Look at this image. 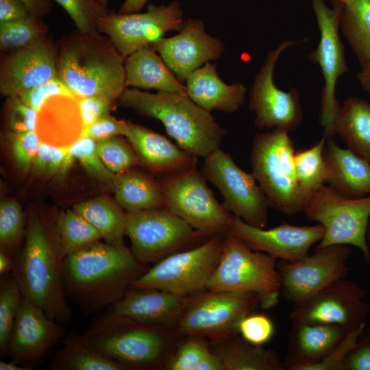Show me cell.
<instances>
[{
	"mask_svg": "<svg viewBox=\"0 0 370 370\" xmlns=\"http://www.w3.org/2000/svg\"><path fill=\"white\" fill-rule=\"evenodd\" d=\"M132 251L100 241L66 256L62 285L68 301L85 314L98 313L118 301L147 271Z\"/></svg>",
	"mask_w": 370,
	"mask_h": 370,
	"instance_id": "1",
	"label": "cell"
},
{
	"mask_svg": "<svg viewBox=\"0 0 370 370\" xmlns=\"http://www.w3.org/2000/svg\"><path fill=\"white\" fill-rule=\"evenodd\" d=\"M56 219L45 220L38 212L28 218L23 247L14 257L12 275L23 297L40 308L53 321L66 325L72 312L63 285L64 256Z\"/></svg>",
	"mask_w": 370,
	"mask_h": 370,
	"instance_id": "2",
	"label": "cell"
},
{
	"mask_svg": "<svg viewBox=\"0 0 370 370\" xmlns=\"http://www.w3.org/2000/svg\"><path fill=\"white\" fill-rule=\"evenodd\" d=\"M57 49L58 76L78 98L118 101L127 88L125 58L106 35L77 29L62 36Z\"/></svg>",
	"mask_w": 370,
	"mask_h": 370,
	"instance_id": "3",
	"label": "cell"
},
{
	"mask_svg": "<svg viewBox=\"0 0 370 370\" xmlns=\"http://www.w3.org/2000/svg\"><path fill=\"white\" fill-rule=\"evenodd\" d=\"M118 101L125 108L160 121L179 147L197 158H204L219 148L227 133L211 112L187 95L126 88Z\"/></svg>",
	"mask_w": 370,
	"mask_h": 370,
	"instance_id": "4",
	"label": "cell"
},
{
	"mask_svg": "<svg viewBox=\"0 0 370 370\" xmlns=\"http://www.w3.org/2000/svg\"><path fill=\"white\" fill-rule=\"evenodd\" d=\"M92 346L127 369H151L165 359L169 336L165 328L141 323L109 309L82 334Z\"/></svg>",
	"mask_w": 370,
	"mask_h": 370,
	"instance_id": "5",
	"label": "cell"
},
{
	"mask_svg": "<svg viewBox=\"0 0 370 370\" xmlns=\"http://www.w3.org/2000/svg\"><path fill=\"white\" fill-rule=\"evenodd\" d=\"M206 291L254 293L263 309H271L282 295L276 258L252 251L241 239L225 234L219 262Z\"/></svg>",
	"mask_w": 370,
	"mask_h": 370,
	"instance_id": "6",
	"label": "cell"
},
{
	"mask_svg": "<svg viewBox=\"0 0 370 370\" xmlns=\"http://www.w3.org/2000/svg\"><path fill=\"white\" fill-rule=\"evenodd\" d=\"M295 151L288 132L273 129L257 133L250 152L252 174L269 205L287 216L302 212L305 203L296 175Z\"/></svg>",
	"mask_w": 370,
	"mask_h": 370,
	"instance_id": "7",
	"label": "cell"
},
{
	"mask_svg": "<svg viewBox=\"0 0 370 370\" xmlns=\"http://www.w3.org/2000/svg\"><path fill=\"white\" fill-rule=\"evenodd\" d=\"M302 212L309 220L324 227L323 238L317 248L332 245H353L370 261L367 240L370 195L350 199L325 184L306 198Z\"/></svg>",
	"mask_w": 370,
	"mask_h": 370,
	"instance_id": "8",
	"label": "cell"
},
{
	"mask_svg": "<svg viewBox=\"0 0 370 370\" xmlns=\"http://www.w3.org/2000/svg\"><path fill=\"white\" fill-rule=\"evenodd\" d=\"M220 234L190 249L171 254L156 263L129 287L158 289L188 297L206 290L222 251Z\"/></svg>",
	"mask_w": 370,
	"mask_h": 370,
	"instance_id": "9",
	"label": "cell"
},
{
	"mask_svg": "<svg viewBox=\"0 0 370 370\" xmlns=\"http://www.w3.org/2000/svg\"><path fill=\"white\" fill-rule=\"evenodd\" d=\"M260 305L258 297L250 293H199L188 297L175 327L186 336H197L219 343L238 334V325Z\"/></svg>",
	"mask_w": 370,
	"mask_h": 370,
	"instance_id": "10",
	"label": "cell"
},
{
	"mask_svg": "<svg viewBox=\"0 0 370 370\" xmlns=\"http://www.w3.org/2000/svg\"><path fill=\"white\" fill-rule=\"evenodd\" d=\"M206 180L197 166L164 176L165 208L208 236L225 234L234 215L216 199Z\"/></svg>",
	"mask_w": 370,
	"mask_h": 370,
	"instance_id": "11",
	"label": "cell"
},
{
	"mask_svg": "<svg viewBox=\"0 0 370 370\" xmlns=\"http://www.w3.org/2000/svg\"><path fill=\"white\" fill-rule=\"evenodd\" d=\"M125 236L134 256L145 264L157 262L208 236L166 208L127 213Z\"/></svg>",
	"mask_w": 370,
	"mask_h": 370,
	"instance_id": "12",
	"label": "cell"
},
{
	"mask_svg": "<svg viewBox=\"0 0 370 370\" xmlns=\"http://www.w3.org/2000/svg\"><path fill=\"white\" fill-rule=\"evenodd\" d=\"M201 173L219 190L229 212L251 225L265 227L267 199L254 175L241 169L230 154L215 149L204 158Z\"/></svg>",
	"mask_w": 370,
	"mask_h": 370,
	"instance_id": "13",
	"label": "cell"
},
{
	"mask_svg": "<svg viewBox=\"0 0 370 370\" xmlns=\"http://www.w3.org/2000/svg\"><path fill=\"white\" fill-rule=\"evenodd\" d=\"M180 3L149 5L143 13L109 12L97 21L98 31L106 35L126 58L135 51L151 46L166 32L180 31L184 24Z\"/></svg>",
	"mask_w": 370,
	"mask_h": 370,
	"instance_id": "14",
	"label": "cell"
},
{
	"mask_svg": "<svg viewBox=\"0 0 370 370\" xmlns=\"http://www.w3.org/2000/svg\"><path fill=\"white\" fill-rule=\"evenodd\" d=\"M334 4L329 8L324 0H312L321 37L318 47L308 56L312 62L319 66L324 78L321 124L327 138L335 135L334 123L340 109L335 95L336 82L348 71L344 47L338 36L343 4Z\"/></svg>",
	"mask_w": 370,
	"mask_h": 370,
	"instance_id": "15",
	"label": "cell"
},
{
	"mask_svg": "<svg viewBox=\"0 0 370 370\" xmlns=\"http://www.w3.org/2000/svg\"><path fill=\"white\" fill-rule=\"evenodd\" d=\"M351 249L346 245L316 248L296 262L282 260L278 267L282 295L295 306L301 304L321 289L348 273Z\"/></svg>",
	"mask_w": 370,
	"mask_h": 370,
	"instance_id": "16",
	"label": "cell"
},
{
	"mask_svg": "<svg viewBox=\"0 0 370 370\" xmlns=\"http://www.w3.org/2000/svg\"><path fill=\"white\" fill-rule=\"evenodd\" d=\"M297 42L284 41L270 51L256 76L250 90L249 108L255 114V126L261 130L280 129L289 132L301 121L299 91L282 90L273 81L275 66L281 53Z\"/></svg>",
	"mask_w": 370,
	"mask_h": 370,
	"instance_id": "17",
	"label": "cell"
},
{
	"mask_svg": "<svg viewBox=\"0 0 370 370\" xmlns=\"http://www.w3.org/2000/svg\"><path fill=\"white\" fill-rule=\"evenodd\" d=\"M355 283L339 279L319 291L290 314L293 324L336 325L349 330L365 323L368 306Z\"/></svg>",
	"mask_w": 370,
	"mask_h": 370,
	"instance_id": "18",
	"label": "cell"
},
{
	"mask_svg": "<svg viewBox=\"0 0 370 370\" xmlns=\"http://www.w3.org/2000/svg\"><path fill=\"white\" fill-rule=\"evenodd\" d=\"M22 297L5 356L29 370L40 365L66 336V328Z\"/></svg>",
	"mask_w": 370,
	"mask_h": 370,
	"instance_id": "19",
	"label": "cell"
},
{
	"mask_svg": "<svg viewBox=\"0 0 370 370\" xmlns=\"http://www.w3.org/2000/svg\"><path fill=\"white\" fill-rule=\"evenodd\" d=\"M57 44L47 36L25 47L1 53L0 92L20 96L58 75Z\"/></svg>",
	"mask_w": 370,
	"mask_h": 370,
	"instance_id": "20",
	"label": "cell"
},
{
	"mask_svg": "<svg viewBox=\"0 0 370 370\" xmlns=\"http://www.w3.org/2000/svg\"><path fill=\"white\" fill-rule=\"evenodd\" d=\"M324 233V227L319 223L298 226L283 223L264 229L251 225L234 216L225 234L241 239L253 250L284 261L296 262L308 255L311 246L319 243Z\"/></svg>",
	"mask_w": 370,
	"mask_h": 370,
	"instance_id": "21",
	"label": "cell"
},
{
	"mask_svg": "<svg viewBox=\"0 0 370 370\" xmlns=\"http://www.w3.org/2000/svg\"><path fill=\"white\" fill-rule=\"evenodd\" d=\"M151 46L182 83L191 73L220 58L225 51L224 43L208 34L203 21L197 18L185 21L177 34L163 37Z\"/></svg>",
	"mask_w": 370,
	"mask_h": 370,
	"instance_id": "22",
	"label": "cell"
},
{
	"mask_svg": "<svg viewBox=\"0 0 370 370\" xmlns=\"http://www.w3.org/2000/svg\"><path fill=\"white\" fill-rule=\"evenodd\" d=\"M188 297L158 289L128 288L108 309L119 316L166 328L175 326Z\"/></svg>",
	"mask_w": 370,
	"mask_h": 370,
	"instance_id": "23",
	"label": "cell"
},
{
	"mask_svg": "<svg viewBox=\"0 0 370 370\" xmlns=\"http://www.w3.org/2000/svg\"><path fill=\"white\" fill-rule=\"evenodd\" d=\"M123 136L135 150L140 162L164 176L197 166L198 158L165 136L130 121Z\"/></svg>",
	"mask_w": 370,
	"mask_h": 370,
	"instance_id": "24",
	"label": "cell"
},
{
	"mask_svg": "<svg viewBox=\"0 0 370 370\" xmlns=\"http://www.w3.org/2000/svg\"><path fill=\"white\" fill-rule=\"evenodd\" d=\"M349 330L336 325L293 324L284 364L286 369L305 370L324 359Z\"/></svg>",
	"mask_w": 370,
	"mask_h": 370,
	"instance_id": "25",
	"label": "cell"
},
{
	"mask_svg": "<svg viewBox=\"0 0 370 370\" xmlns=\"http://www.w3.org/2000/svg\"><path fill=\"white\" fill-rule=\"evenodd\" d=\"M184 82L187 95L209 112L232 113L245 101L247 88L244 84L225 83L219 77L216 65L210 62L191 73Z\"/></svg>",
	"mask_w": 370,
	"mask_h": 370,
	"instance_id": "26",
	"label": "cell"
},
{
	"mask_svg": "<svg viewBox=\"0 0 370 370\" xmlns=\"http://www.w3.org/2000/svg\"><path fill=\"white\" fill-rule=\"evenodd\" d=\"M323 156L328 171V185L350 199L370 195V163L348 148L327 138Z\"/></svg>",
	"mask_w": 370,
	"mask_h": 370,
	"instance_id": "27",
	"label": "cell"
},
{
	"mask_svg": "<svg viewBox=\"0 0 370 370\" xmlns=\"http://www.w3.org/2000/svg\"><path fill=\"white\" fill-rule=\"evenodd\" d=\"M125 69L127 88L187 95L185 84L176 77L152 46L127 56Z\"/></svg>",
	"mask_w": 370,
	"mask_h": 370,
	"instance_id": "28",
	"label": "cell"
},
{
	"mask_svg": "<svg viewBox=\"0 0 370 370\" xmlns=\"http://www.w3.org/2000/svg\"><path fill=\"white\" fill-rule=\"evenodd\" d=\"M62 347L53 355L51 370H126V367L72 332L61 341Z\"/></svg>",
	"mask_w": 370,
	"mask_h": 370,
	"instance_id": "29",
	"label": "cell"
},
{
	"mask_svg": "<svg viewBox=\"0 0 370 370\" xmlns=\"http://www.w3.org/2000/svg\"><path fill=\"white\" fill-rule=\"evenodd\" d=\"M117 204L127 213L165 208L161 184L130 169L116 175L112 186Z\"/></svg>",
	"mask_w": 370,
	"mask_h": 370,
	"instance_id": "30",
	"label": "cell"
},
{
	"mask_svg": "<svg viewBox=\"0 0 370 370\" xmlns=\"http://www.w3.org/2000/svg\"><path fill=\"white\" fill-rule=\"evenodd\" d=\"M347 148L370 163V103L349 97L340 107L334 123Z\"/></svg>",
	"mask_w": 370,
	"mask_h": 370,
	"instance_id": "31",
	"label": "cell"
},
{
	"mask_svg": "<svg viewBox=\"0 0 370 370\" xmlns=\"http://www.w3.org/2000/svg\"><path fill=\"white\" fill-rule=\"evenodd\" d=\"M213 349L225 370H284V362L271 349L255 345L241 338H230L217 343Z\"/></svg>",
	"mask_w": 370,
	"mask_h": 370,
	"instance_id": "32",
	"label": "cell"
},
{
	"mask_svg": "<svg viewBox=\"0 0 370 370\" xmlns=\"http://www.w3.org/2000/svg\"><path fill=\"white\" fill-rule=\"evenodd\" d=\"M91 223L106 243L125 247L127 212L117 204L95 198L75 204L72 208Z\"/></svg>",
	"mask_w": 370,
	"mask_h": 370,
	"instance_id": "33",
	"label": "cell"
},
{
	"mask_svg": "<svg viewBox=\"0 0 370 370\" xmlns=\"http://www.w3.org/2000/svg\"><path fill=\"white\" fill-rule=\"evenodd\" d=\"M342 32L362 66L370 61V0H349L343 5Z\"/></svg>",
	"mask_w": 370,
	"mask_h": 370,
	"instance_id": "34",
	"label": "cell"
},
{
	"mask_svg": "<svg viewBox=\"0 0 370 370\" xmlns=\"http://www.w3.org/2000/svg\"><path fill=\"white\" fill-rule=\"evenodd\" d=\"M327 138L306 149L295 151L294 163L299 186L306 198L327 183L328 171L323 156Z\"/></svg>",
	"mask_w": 370,
	"mask_h": 370,
	"instance_id": "35",
	"label": "cell"
},
{
	"mask_svg": "<svg viewBox=\"0 0 370 370\" xmlns=\"http://www.w3.org/2000/svg\"><path fill=\"white\" fill-rule=\"evenodd\" d=\"M56 227L64 256L102 239L100 232L73 209L56 216Z\"/></svg>",
	"mask_w": 370,
	"mask_h": 370,
	"instance_id": "36",
	"label": "cell"
},
{
	"mask_svg": "<svg viewBox=\"0 0 370 370\" xmlns=\"http://www.w3.org/2000/svg\"><path fill=\"white\" fill-rule=\"evenodd\" d=\"M42 18L28 16L0 23V51L8 52L25 47L49 35L47 25Z\"/></svg>",
	"mask_w": 370,
	"mask_h": 370,
	"instance_id": "37",
	"label": "cell"
},
{
	"mask_svg": "<svg viewBox=\"0 0 370 370\" xmlns=\"http://www.w3.org/2000/svg\"><path fill=\"white\" fill-rule=\"evenodd\" d=\"M2 276L0 283V354L5 356L23 295L12 275Z\"/></svg>",
	"mask_w": 370,
	"mask_h": 370,
	"instance_id": "38",
	"label": "cell"
},
{
	"mask_svg": "<svg viewBox=\"0 0 370 370\" xmlns=\"http://www.w3.org/2000/svg\"><path fill=\"white\" fill-rule=\"evenodd\" d=\"M96 141L97 151L101 161L114 175L127 171L140 163L139 158L130 143L124 141L119 136Z\"/></svg>",
	"mask_w": 370,
	"mask_h": 370,
	"instance_id": "39",
	"label": "cell"
},
{
	"mask_svg": "<svg viewBox=\"0 0 370 370\" xmlns=\"http://www.w3.org/2000/svg\"><path fill=\"white\" fill-rule=\"evenodd\" d=\"M25 214L21 205L15 200H5L0 204L1 250L14 257L23 235Z\"/></svg>",
	"mask_w": 370,
	"mask_h": 370,
	"instance_id": "40",
	"label": "cell"
},
{
	"mask_svg": "<svg viewBox=\"0 0 370 370\" xmlns=\"http://www.w3.org/2000/svg\"><path fill=\"white\" fill-rule=\"evenodd\" d=\"M69 153L79 162L85 170L95 178L113 186L116 175L101 161L97 149V141L79 136L69 145Z\"/></svg>",
	"mask_w": 370,
	"mask_h": 370,
	"instance_id": "41",
	"label": "cell"
},
{
	"mask_svg": "<svg viewBox=\"0 0 370 370\" xmlns=\"http://www.w3.org/2000/svg\"><path fill=\"white\" fill-rule=\"evenodd\" d=\"M69 15L76 28L81 32H99L97 21L108 14L107 6L99 0H53Z\"/></svg>",
	"mask_w": 370,
	"mask_h": 370,
	"instance_id": "42",
	"label": "cell"
},
{
	"mask_svg": "<svg viewBox=\"0 0 370 370\" xmlns=\"http://www.w3.org/2000/svg\"><path fill=\"white\" fill-rule=\"evenodd\" d=\"M210 351L205 338L188 336L165 362L164 367L168 370H195Z\"/></svg>",
	"mask_w": 370,
	"mask_h": 370,
	"instance_id": "43",
	"label": "cell"
},
{
	"mask_svg": "<svg viewBox=\"0 0 370 370\" xmlns=\"http://www.w3.org/2000/svg\"><path fill=\"white\" fill-rule=\"evenodd\" d=\"M19 97L38 113L52 99L58 97L73 100L78 99L58 75L23 92Z\"/></svg>",
	"mask_w": 370,
	"mask_h": 370,
	"instance_id": "44",
	"label": "cell"
},
{
	"mask_svg": "<svg viewBox=\"0 0 370 370\" xmlns=\"http://www.w3.org/2000/svg\"><path fill=\"white\" fill-rule=\"evenodd\" d=\"M12 152L18 168L23 173L32 169L40 141L36 131L10 133Z\"/></svg>",
	"mask_w": 370,
	"mask_h": 370,
	"instance_id": "45",
	"label": "cell"
},
{
	"mask_svg": "<svg viewBox=\"0 0 370 370\" xmlns=\"http://www.w3.org/2000/svg\"><path fill=\"white\" fill-rule=\"evenodd\" d=\"M365 328V323L349 330L341 342L324 359L307 367L305 370H345L346 358L358 344V339Z\"/></svg>",
	"mask_w": 370,
	"mask_h": 370,
	"instance_id": "46",
	"label": "cell"
},
{
	"mask_svg": "<svg viewBox=\"0 0 370 370\" xmlns=\"http://www.w3.org/2000/svg\"><path fill=\"white\" fill-rule=\"evenodd\" d=\"M7 122L11 132L36 131L38 112L19 97H8L6 100Z\"/></svg>",
	"mask_w": 370,
	"mask_h": 370,
	"instance_id": "47",
	"label": "cell"
},
{
	"mask_svg": "<svg viewBox=\"0 0 370 370\" xmlns=\"http://www.w3.org/2000/svg\"><path fill=\"white\" fill-rule=\"evenodd\" d=\"M274 332L273 321L263 314H249L242 319L238 325V334L242 338L258 346L269 341Z\"/></svg>",
	"mask_w": 370,
	"mask_h": 370,
	"instance_id": "48",
	"label": "cell"
},
{
	"mask_svg": "<svg viewBox=\"0 0 370 370\" xmlns=\"http://www.w3.org/2000/svg\"><path fill=\"white\" fill-rule=\"evenodd\" d=\"M68 151L69 145L54 146L41 142L32 166L33 173L42 177L60 173Z\"/></svg>",
	"mask_w": 370,
	"mask_h": 370,
	"instance_id": "49",
	"label": "cell"
},
{
	"mask_svg": "<svg viewBox=\"0 0 370 370\" xmlns=\"http://www.w3.org/2000/svg\"><path fill=\"white\" fill-rule=\"evenodd\" d=\"M77 103L83 129L110 114L114 103L103 97L91 96L79 97Z\"/></svg>",
	"mask_w": 370,
	"mask_h": 370,
	"instance_id": "50",
	"label": "cell"
},
{
	"mask_svg": "<svg viewBox=\"0 0 370 370\" xmlns=\"http://www.w3.org/2000/svg\"><path fill=\"white\" fill-rule=\"evenodd\" d=\"M125 125V121L118 120L108 114L82 129L79 136L99 140L115 136H123Z\"/></svg>",
	"mask_w": 370,
	"mask_h": 370,
	"instance_id": "51",
	"label": "cell"
},
{
	"mask_svg": "<svg viewBox=\"0 0 370 370\" xmlns=\"http://www.w3.org/2000/svg\"><path fill=\"white\" fill-rule=\"evenodd\" d=\"M345 370H370V342L358 343L346 358Z\"/></svg>",
	"mask_w": 370,
	"mask_h": 370,
	"instance_id": "52",
	"label": "cell"
},
{
	"mask_svg": "<svg viewBox=\"0 0 370 370\" xmlns=\"http://www.w3.org/2000/svg\"><path fill=\"white\" fill-rule=\"evenodd\" d=\"M31 14L21 0H0V23L14 21Z\"/></svg>",
	"mask_w": 370,
	"mask_h": 370,
	"instance_id": "53",
	"label": "cell"
},
{
	"mask_svg": "<svg viewBox=\"0 0 370 370\" xmlns=\"http://www.w3.org/2000/svg\"><path fill=\"white\" fill-rule=\"evenodd\" d=\"M27 6L29 13L39 18L48 15L52 8L51 0H21Z\"/></svg>",
	"mask_w": 370,
	"mask_h": 370,
	"instance_id": "54",
	"label": "cell"
},
{
	"mask_svg": "<svg viewBox=\"0 0 370 370\" xmlns=\"http://www.w3.org/2000/svg\"><path fill=\"white\" fill-rule=\"evenodd\" d=\"M195 370H225L219 356L210 351L196 367Z\"/></svg>",
	"mask_w": 370,
	"mask_h": 370,
	"instance_id": "55",
	"label": "cell"
},
{
	"mask_svg": "<svg viewBox=\"0 0 370 370\" xmlns=\"http://www.w3.org/2000/svg\"><path fill=\"white\" fill-rule=\"evenodd\" d=\"M147 1L148 0H125L118 12L121 14L138 12Z\"/></svg>",
	"mask_w": 370,
	"mask_h": 370,
	"instance_id": "56",
	"label": "cell"
},
{
	"mask_svg": "<svg viewBox=\"0 0 370 370\" xmlns=\"http://www.w3.org/2000/svg\"><path fill=\"white\" fill-rule=\"evenodd\" d=\"M14 266V257L0 250V274L1 276L12 273Z\"/></svg>",
	"mask_w": 370,
	"mask_h": 370,
	"instance_id": "57",
	"label": "cell"
},
{
	"mask_svg": "<svg viewBox=\"0 0 370 370\" xmlns=\"http://www.w3.org/2000/svg\"><path fill=\"white\" fill-rule=\"evenodd\" d=\"M357 77L361 86L370 93V61L364 64Z\"/></svg>",
	"mask_w": 370,
	"mask_h": 370,
	"instance_id": "58",
	"label": "cell"
},
{
	"mask_svg": "<svg viewBox=\"0 0 370 370\" xmlns=\"http://www.w3.org/2000/svg\"><path fill=\"white\" fill-rule=\"evenodd\" d=\"M1 370H29L28 368L23 367L16 362L11 360L10 362H0Z\"/></svg>",
	"mask_w": 370,
	"mask_h": 370,
	"instance_id": "59",
	"label": "cell"
},
{
	"mask_svg": "<svg viewBox=\"0 0 370 370\" xmlns=\"http://www.w3.org/2000/svg\"><path fill=\"white\" fill-rule=\"evenodd\" d=\"M367 240L369 249V251H370V222H369L368 229H367Z\"/></svg>",
	"mask_w": 370,
	"mask_h": 370,
	"instance_id": "60",
	"label": "cell"
},
{
	"mask_svg": "<svg viewBox=\"0 0 370 370\" xmlns=\"http://www.w3.org/2000/svg\"><path fill=\"white\" fill-rule=\"evenodd\" d=\"M334 3L344 4L349 0H332Z\"/></svg>",
	"mask_w": 370,
	"mask_h": 370,
	"instance_id": "61",
	"label": "cell"
},
{
	"mask_svg": "<svg viewBox=\"0 0 370 370\" xmlns=\"http://www.w3.org/2000/svg\"><path fill=\"white\" fill-rule=\"evenodd\" d=\"M101 3L107 6L109 0H99Z\"/></svg>",
	"mask_w": 370,
	"mask_h": 370,
	"instance_id": "62",
	"label": "cell"
}]
</instances>
